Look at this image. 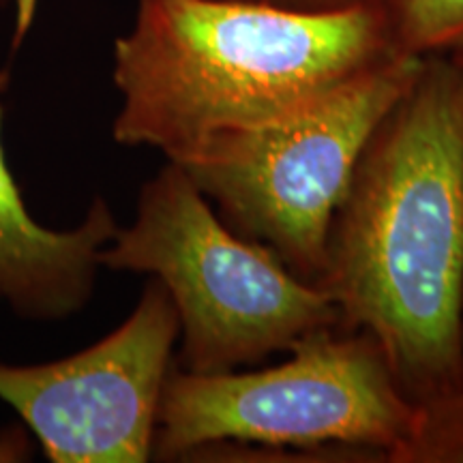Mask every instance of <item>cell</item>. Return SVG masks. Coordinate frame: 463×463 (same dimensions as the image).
Masks as SVG:
<instances>
[{
  "instance_id": "obj_1",
  "label": "cell",
  "mask_w": 463,
  "mask_h": 463,
  "mask_svg": "<svg viewBox=\"0 0 463 463\" xmlns=\"http://www.w3.org/2000/svg\"><path fill=\"white\" fill-rule=\"evenodd\" d=\"M316 288L339 331L380 345L430 419L442 463H463V65L425 56L369 137L335 211Z\"/></svg>"
},
{
  "instance_id": "obj_2",
  "label": "cell",
  "mask_w": 463,
  "mask_h": 463,
  "mask_svg": "<svg viewBox=\"0 0 463 463\" xmlns=\"http://www.w3.org/2000/svg\"><path fill=\"white\" fill-rule=\"evenodd\" d=\"M395 56L386 7L137 0L114 42L112 137L183 164L215 137L297 112Z\"/></svg>"
},
{
  "instance_id": "obj_3",
  "label": "cell",
  "mask_w": 463,
  "mask_h": 463,
  "mask_svg": "<svg viewBox=\"0 0 463 463\" xmlns=\"http://www.w3.org/2000/svg\"><path fill=\"white\" fill-rule=\"evenodd\" d=\"M269 369L189 373L172 364L153 459L189 461L219 444L442 463L430 419L402 395L367 333H314Z\"/></svg>"
},
{
  "instance_id": "obj_4",
  "label": "cell",
  "mask_w": 463,
  "mask_h": 463,
  "mask_svg": "<svg viewBox=\"0 0 463 463\" xmlns=\"http://www.w3.org/2000/svg\"><path fill=\"white\" fill-rule=\"evenodd\" d=\"M99 264L164 283L181 322L174 364L189 373L251 367L339 328L333 300L273 249L232 230L172 161L142 184L136 217L118 225Z\"/></svg>"
},
{
  "instance_id": "obj_5",
  "label": "cell",
  "mask_w": 463,
  "mask_h": 463,
  "mask_svg": "<svg viewBox=\"0 0 463 463\" xmlns=\"http://www.w3.org/2000/svg\"><path fill=\"white\" fill-rule=\"evenodd\" d=\"M420 67L422 58L399 54L297 112L215 137L178 165L232 230L314 283L358 159Z\"/></svg>"
},
{
  "instance_id": "obj_6",
  "label": "cell",
  "mask_w": 463,
  "mask_h": 463,
  "mask_svg": "<svg viewBox=\"0 0 463 463\" xmlns=\"http://www.w3.org/2000/svg\"><path fill=\"white\" fill-rule=\"evenodd\" d=\"M178 337L170 294L150 277L127 320L97 344L50 363H0V402L52 463H146Z\"/></svg>"
},
{
  "instance_id": "obj_7",
  "label": "cell",
  "mask_w": 463,
  "mask_h": 463,
  "mask_svg": "<svg viewBox=\"0 0 463 463\" xmlns=\"http://www.w3.org/2000/svg\"><path fill=\"white\" fill-rule=\"evenodd\" d=\"M0 97V305L17 320L52 324L78 316L95 294L101 249L118 222L103 195L69 230L45 228L24 204L3 142Z\"/></svg>"
},
{
  "instance_id": "obj_8",
  "label": "cell",
  "mask_w": 463,
  "mask_h": 463,
  "mask_svg": "<svg viewBox=\"0 0 463 463\" xmlns=\"http://www.w3.org/2000/svg\"><path fill=\"white\" fill-rule=\"evenodd\" d=\"M392 43L405 56H463V0H389Z\"/></svg>"
},
{
  "instance_id": "obj_9",
  "label": "cell",
  "mask_w": 463,
  "mask_h": 463,
  "mask_svg": "<svg viewBox=\"0 0 463 463\" xmlns=\"http://www.w3.org/2000/svg\"><path fill=\"white\" fill-rule=\"evenodd\" d=\"M294 11H341L352 7H386L389 0H249Z\"/></svg>"
},
{
  "instance_id": "obj_10",
  "label": "cell",
  "mask_w": 463,
  "mask_h": 463,
  "mask_svg": "<svg viewBox=\"0 0 463 463\" xmlns=\"http://www.w3.org/2000/svg\"><path fill=\"white\" fill-rule=\"evenodd\" d=\"M9 86H11L9 69L7 67H0V97H3L5 92L9 90Z\"/></svg>"
},
{
  "instance_id": "obj_11",
  "label": "cell",
  "mask_w": 463,
  "mask_h": 463,
  "mask_svg": "<svg viewBox=\"0 0 463 463\" xmlns=\"http://www.w3.org/2000/svg\"><path fill=\"white\" fill-rule=\"evenodd\" d=\"M11 3H14V0H0V14H3V11H5V9H7Z\"/></svg>"
},
{
  "instance_id": "obj_12",
  "label": "cell",
  "mask_w": 463,
  "mask_h": 463,
  "mask_svg": "<svg viewBox=\"0 0 463 463\" xmlns=\"http://www.w3.org/2000/svg\"><path fill=\"white\" fill-rule=\"evenodd\" d=\"M450 58H455L457 62H461V65H463V56H450Z\"/></svg>"
},
{
  "instance_id": "obj_13",
  "label": "cell",
  "mask_w": 463,
  "mask_h": 463,
  "mask_svg": "<svg viewBox=\"0 0 463 463\" xmlns=\"http://www.w3.org/2000/svg\"><path fill=\"white\" fill-rule=\"evenodd\" d=\"M461 339H463V314H461Z\"/></svg>"
}]
</instances>
